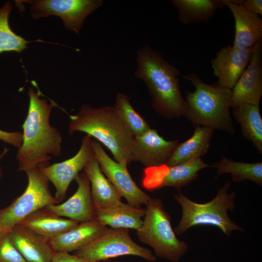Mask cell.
Instances as JSON below:
<instances>
[{"label":"cell","instance_id":"obj_19","mask_svg":"<svg viewBox=\"0 0 262 262\" xmlns=\"http://www.w3.org/2000/svg\"><path fill=\"white\" fill-rule=\"evenodd\" d=\"M109 229L95 219L79 223L73 229L49 240L54 251L69 253L85 246Z\"/></svg>","mask_w":262,"mask_h":262},{"label":"cell","instance_id":"obj_31","mask_svg":"<svg viewBox=\"0 0 262 262\" xmlns=\"http://www.w3.org/2000/svg\"><path fill=\"white\" fill-rule=\"evenodd\" d=\"M246 10L259 16L262 15V0H233Z\"/></svg>","mask_w":262,"mask_h":262},{"label":"cell","instance_id":"obj_13","mask_svg":"<svg viewBox=\"0 0 262 262\" xmlns=\"http://www.w3.org/2000/svg\"><path fill=\"white\" fill-rule=\"evenodd\" d=\"M262 96V40L252 47L250 62L232 89L230 107L260 105Z\"/></svg>","mask_w":262,"mask_h":262},{"label":"cell","instance_id":"obj_18","mask_svg":"<svg viewBox=\"0 0 262 262\" xmlns=\"http://www.w3.org/2000/svg\"><path fill=\"white\" fill-rule=\"evenodd\" d=\"M231 11L235 21L234 47L239 49L252 48L262 40V19L233 0H223Z\"/></svg>","mask_w":262,"mask_h":262},{"label":"cell","instance_id":"obj_30","mask_svg":"<svg viewBox=\"0 0 262 262\" xmlns=\"http://www.w3.org/2000/svg\"><path fill=\"white\" fill-rule=\"evenodd\" d=\"M0 141L19 148L22 143V132L20 131H7L0 129Z\"/></svg>","mask_w":262,"mask_h":262},{"label":"cell","instance_id":"obj_20","mask_svg":"<svg viewBox=\"0 0 262 262\" xmlns=\"http://www.w3.org/2000/svg\"><path fill=\"white\" fill-rule=\"evenodd\" d=\"M83 171L89 180L91 196L97 210L122 203L121 196L102 172L95 157Z\"/></svg>","mask_w":262,"mask_h":262},{"label":"cell","instance_id":"obj_1","mask_svg":"<svg viewBox=\"0 0 262 262\" xmlns=\"http://www.w3.org/2000/svg\"><path fill=\"white\" fill-rule=\"evenodd\" d=\"M39 91L32 87L28 89L29 103L22 126V143L16 156L19 171L47 166L50 155L57 157L62 153V137L49 121L51 110L56 104L41 98Z\"/></svg>","mask_w":262,"mask_h":262},{"label":"cell","instance_id":"obj_2","mask_svg":"<svg viewBox=\"0 0 262 262\" xmlns=\"http://www.w3.org/2000/svg\"><path fill=\"white\" fill-rule=\"evenodd\" d=\"M136 62L135 77L147 86L157 114L166 119L183 116L185 102L180 88V71L148 45L137 50Z\"/></svg>","mask_w":262,"mask_h":262},{"label":"cell","instance_id":"obj_4","mask_svg":"<svg viewBox=\"0 0 262 262\" xmlns=\"http://www.w3.org/2000/svg\"><path fill=\"white\" fill-rule=\"evenodd\" d=\"M183 78L195 87L194 92H186L183 116L195 127H204L234 134L235 130L229 112L232 89L217 82L206 83L194 72Z\"/></svg>","mask_w":262,"mask_h":262},{"label":"cell","instance_id":"obj_3","mask_svg":"<svg viewBox=\"0 0 262 262\" xmlns=\"http://www.w3.org/2000/svg\"><path fill=\"white\" fill-rule=\"evenodd\" d=\"M68 115L70 135L81 131L95 138L111 151L116 162L127 167L131 162L134 136L113 106L96 108L83 104L77 114Z\"/></svg>","mask_w":262,"mask_h":262},{"label":"cell","instance_id":"obj_32","mask_svg":"<svg viewBox=\"0 0 262 262\" xmlns=\"http://www.w3.org/2000/svg\"><path fill=\"white\" fill-rule=\"evenodd\" d=\"M50 262H93L82 259L69 253L54 251ZM98 262H104L101 261Z\"/></svg>","mask_w":262,"mask_h":262},{"label":"cell","instance_id":"obj_12","mask_svg":"<svg viewBox=\"0 0 262 262\" xmlns=\"http://www.w3.org/2000/svg\"><path fill=\"white\" fill-rule=\"evenodd\" d=\"M92 140L90 135H85L80 148L73 157L60 163L38 167L54 185L56 189L54 197L59 202L66 197L71 182L95 157Z\"/></svg>","mask_w":262,"mask_h":262},{"label":"cell","instance_id":"obj_14","mask_svg":"<svg viewBox=\"0 0 262 262\" xmlns=\"http://www.w3.org/2000/svg\"><path fill=\"white\" fill-rule=\"evenodd\" d=\"M178 144V139L166 140L156 130L150 128L143 134L133 137L131 161L139 162L145 168L165 164Z\"/></svg>","mask_w":262,"mask_h":262},{"label":"cell","instance_id":"obj_21","mask_svg":"<svg viewBox=\"0 0 262 262\" xmlns=\"http://www.w3.org/2000/svg\"><path fill=\"white\" fill-rule=\"evenodd\" d=\"M79 223L59 216L45 207L34 211L17 224L49 240L73 229Z\"/></svg>","mask_w":262,"mask_h":262},{"label":"cell","instance_id":"obj_6","mask_svg":"<svg viewBox=\"0 0 262 262\" xmlns=\"http://www.w3.org/2000/svg\"><path fill=\"white\" fill-rule=\"evenodd\" d=\"M146 213L137 236L142 243L150 246L156 257L178 262L187 253L188 245L180 240L171 226V218L163 201L152 198L146 205Z\"/></svg>","mask_w":262,"mask_h":262},{"label":"cell","instance_id":"obj_17","mask_svg":"<svg viewBox=\"0 0 262 262\" xmlns=\"http://www.w3.org/2000/svg\"><path fill=\"white\" fill-rule=\"evenodd\" d=\"M7 234L27 262H50L54 251L49 239L20 224Z\"/></svg>","mask_w":262,"mask_h":262},{"label":"cell","instance_id":"obj_29","mask_svg":"<svg viewBox=\"0 0 262 262\" xmlns=\"http://www.w3.org/2000/svg\"><path fill=\"white\" fill-rule=\"evenodd\" d=\"M0 262H27L7 234L0 235Z\"/></svg>","mask_w":262,"mask_h":262},{"label":"cell","instance_id":"obj_26","mask_svg":"<svg viewBox=\"0 0 262 262\" xmlns=\"http://www.w3.org/2000/svg\"><path fill=\"white\" fill-rule=\"evenodd\" d=\"M212 166L216 169L218 175L230 174L232 181L250 180L259 186L262 185V162L248 163L236 162L223 157Z\"/></svg>","mask_w":262,"mask_h":262},{"label":"cell","instance_id":"obj_16","mask_svg":"<svg viewBox=\"0 0 262 262\" xmlns=\"http://www.w3.org/2000/svg\"><path fill=\"white\" fill-rule=\"evenodd\" d=\"M78 188L65 202L50 204L46 207L61 217L79 223L94 219L96 209L92 197L89 180L83 171L75 179Z\"/></svg>","mask_w":262,"mask_h":262},{"label":"cell","instance_id":"obj_25","mask_svg":"<svg viewBox=\"0 0 262 262\" xmlns=\"http://www.w3.org/2000/svg\"><path fill=\"white\" fill-rule=\"evenodd\" d=\"M232 109L234 117L241 126L243 136L252 142L262 154V119L259 106L247 104Z\"/></svg>","mask_w":262,"mask_h":262},{"label":"cell","instance_id":"obj_34","mask_svg":"<svg viewBox=\"0 0 262 262\" xmlns=\"http://www.w3.org/2000/svg\"><path fill=\"white\" fill-rule=\"evenodd\" d=\"M104 262H118L115 261H112V260H109L104 261Z\"/></svg>","mask_w":262,"mask_h":262},{"label":"cell","instance_id":"obj_10","mask_svg":"<svg viewBox=\"0 0 262 262\" xmlns=\"http://www.w3.org/2000/svg\"><path fill=\"white\" fill-rule=\"evenodd\" d=\"M209 166H212L205 163L200 157H197L174 166L163 164L145 168L142 184L149 191L165 187H173L180 190L196 180L200 170Z\"/></svg>","mask_w":262,"mask_h":262},{"label":"cell","instance_id":"obj_22","mask_svg":"<svg viewBox=\"0 0 262 262\" xmlns=\"http://www.w3.org/2000/svg\"><path fill=\"white\" fill-rule=\"evenodd\" d=\"M146 209L136 208L122 203L97 210L94 219L103 226L112 229H127L138 230L141 227Z\"/></svg>","mask_w":262,"mask_h":262},{"label":"cell","instance_id":"obj_15","mask_svg":"<svg viewBox=\"0 0 262 262\" xmlns=\"http://www.w3.org/2000/svg\"><path fill=\"white\" fill-rule=\"evenodd\" d=\"M252 54V48L239 49L228 45L220 49L211 61L217 82L232 89L248 66Z\"/></svg>","mask_w":262,"mask_h":262},{"label":"cell","instance_id":"obj_28","mask_svg":"<svg viewBox=\"0 0 262 262\" xmlns=\"http://www.w3.org/2000/svg\"><path fill=\"white\" fill-rule=\"evenodd\" d=\"M12 10L10 2L0 6V54L15 51L18 53L28 48L30 42L16 34L11 28L9 18Z\"/></svg>","mask_w":262,"mask_h":262},{"label":"cell","instance_id":"obj_24","mask_svg":"<svg viewBox=\"0 0 262 262\" xmlns=\"http://www.w3.org/2000/svg\"><path fill=\"white\" fill-rule=\"evenodd\" d=\"M178 19L184 25L206 22L217 10L225 6L223 0H172Z\"/></svg>","mask_w":262,"mask_h":262},{"label":"cell","instance_id":"obj_23","mask_svg":"<svg viewBox=\"0 0 262 262\" xmlns=\"http://www.w3.org/2000/svg\"><path fill=\"white\" fill-rule=\"evenodd\" d=\"M213 130L196 126L194 133L186 141L179 143L173 154L165 163L171 166L204 156L208 151Z\"/></svg>","mask_w":262,"mask_h":262},{"label":"cell","instance_id":"obj_33","mask_svg":"<svg viewBox=\"0 0 262 262\" xmlns=\"http://www.w3.org/2000/svg\"><path fill=\"white\" fill-rule=\"evenodd\" d=\"M8 151V149L6 147H5L3 149V151L1 153H0V163L2 159L7 153ZM2 176V168L0 164V179L1 178Z\"/></svg>","mask_w":262,"mask_h":262},{"label":"cell","instance_id":"obj_7","mask_svg":"<svg viewBox=\"0 0 262 262\" xmlns=\"http://www.w3.org/2000/svg\"><path fill=\"white\" fill-rule=\"evenodd\" d=\"M25 172L28 184L23 193L8 206L0 209V235L8 233L34 211L59 202L50 192L49 181L38 167Z\"/></svg>","mask_w":262,"mask_h":262},{"label":"cell","instance_id":"obj_8","mask_svg":"<svg viewBox=\"0 0 262 262\" xmlns=\"http://www.w3.org/2000/svg\"><path fill=\"white\" fill-rule=\"evenodd\" d=\"M74 255L93 262L127 255L139 257L151 262L156 261L150 249L133 241L127 229H109L104 234L74 251Z\"/></svg>","mask_w":262,"mask_h":262},{"label":"cell","instance_id":"obj_11","mask_svg":"<svg viewBox=\"0 0 262 262\" xmlns=\"http://www.w3.org/2000/svg\"><path fill=\"white\" fill-rule=\"evenodd\" d=\"M95 157L102 172L114 185L128 204L136 208L147 205L151 197L142 190L136 184L128 168L112 159L104 150L101 144L92 140Z\"/></svg>","mask_w":262,"mask_h":262},{"label":"cell","instance_id":"obj_27","mask_svg":"<svg viewBox=\"0 0 262 262\" xmlns=\"http://www.w3.org/2000/svg\"><path fill=\"white\" fill-rule=\"evenodd\" d=\"M113 106L134 137L141 135L150 129L149 124L135 110L125 94L117 93Z\"/></svg>","mask_w":262,"mask_h":262},{"label":"cell","instance_id":"obj_5","mask_svg":"<svg viewBox=\"0 0 262 262\" xmlns=\"http://www.w3.org/2000/svg\"><path fill=\"white\" fill-rule=\"evenodd\" d=\"M231 182L227 181L210 201L199 203L188 198L180 192L174 195L176 201L182 209L181 219L174 229L175 234L181 235L190 228L196 226H213L218 228L227 236L234 230L245 231L244 229L231 220L228 211L235 208L236 193H228Z\"/></svg>","mask_w":262,"mask_h":262},{"label":"cell","instance_id":"obj_9","mask_svg":"<svg viewBox=\"0 0 262 262\" xmlns=\"http://www.w3.org/2000/svg\"><path fill=\"white\" fill-rule=\"evenodd\" d=\"M30 4L31 15L37 20L50 16L60 17L66 29L78 33L86 17L100 8L102 0H15Z\"/></svg>","mask_w":262,"mask_h":262}]
</instances>
